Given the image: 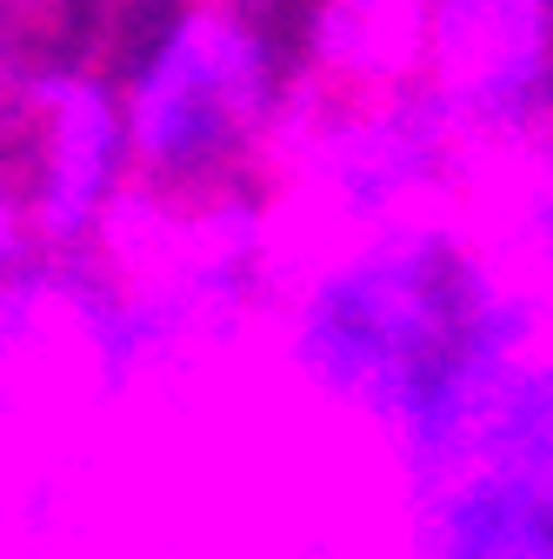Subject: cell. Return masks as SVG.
<instances>
[{
	"instance_id": "1",
	"label": "cell",
	"mask_w": 553,
	"mask_h": 559,
	"mask_svg": "<svg viewBox=\"0 0 553 559\" xmlns=\"http://www.w3.org/2000/svg\"><path fill=\"white\" fill-rule=\"evenodd\" d=\"M546 253H553V200H546ZM553 273V266H546Z\"/></svg>"
}]
</instances>
